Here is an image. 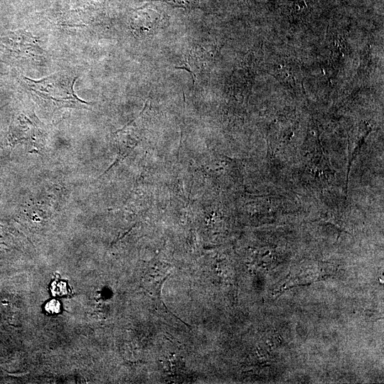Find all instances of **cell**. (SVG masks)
<instances>
[{
	"instance_id": "obj_1",
	"label": "cell",
	"mask_w": 384,
	"mask_h": 384,
	"mask_svg": "<svg viewBox=\"0 0 384 384\" xmlns=\"http://www.w3.org/2000/svg\"><path fill=\"white\" fill-rule=\"evenodd\" d=\"M66 73H57L40 80L24 78L31 90L38 97L51 100L58 108L62 107H78L87 102L80 100L74 93L73 85L76 80Z\"/></svg>"
},
{
	"instance_id": "obj_2",
	"label": "cell",
	"mask_w": 384,
	"mask_h": 384,
	"mask_svg": "<svg viewBox=\"0 0 384 384\" xmlns=\"http://www.w3.org/2000/svg\"><path fill=\"white\" fill-rule=\"evenodd\" d=\"M169 274V267H151L149 276L147 281H146V288L150 292L151 295L159 302H161L160 292L161 286Z\"/></svg>"
},
{
	"instance_id": "obj_3",
	"label": "cell",
	"mask_w": 384,
	"mask_h": 384,
	"mask_svg": "<svg viewBox=\"0 0 384 384\" xmlns=\"http://www.w3.org/2000/svg\"><path fill=\"white\" fill-rule=\"evenodd\" d=\"M167 2L174 6L182 8H193L198 5L199 0H159Z\"/></svg>"
},
{
	"instance_id": "obj_4",
	"label": "cell",
	"mask_w": 384,
	"mask_h": 384,
	"mask_svg": "<svg viewBox=\"0 0 384 384\" xmlns=\"http://www.w3.org/2000/svg\"><path fill=\"white\" fill-rule=\"evenodd\" d=\"M45 309L49 314H58L60 311V303L58 300L52 299L47 302Z\"/></svg>"
}]
</instances>
